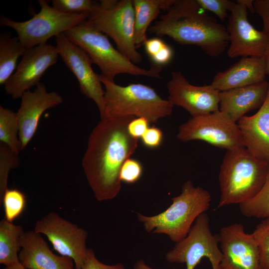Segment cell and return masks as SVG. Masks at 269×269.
<instances>
[{
    "mask_svg": "<svg viewBox=\"0 0 269 269\" xmlns=\"http://www.w3.org/2000/svg\"><path fill=\"white\" fill-rule=\"evenodd\" d=\"M134 118H101L89 135L82 165L99 201L114 199L121 191V168L138 146V139L131 136L128 130L129 124Z\"/></svg>",
    "mask_w": 269,
    "mask_h": 269,
    "instance_id": "cell-1",
    "label": "cell"
},
{
    "mask_svg": "<svg viewBox=\"0 0 269 269\" xmlns=\"http://www.w3.org/2000/svg\"><path fill=\"white\" fill-rule=\"evenodd\" d=\"M207 12L196 0H175L148 30L181 44L196 45L209 56L217 57L229 46V35L226 27Z\"/></svg>",
    "mask_w": 269,
    "mask_h": 269,
    "instance_id": "cell-2",
    "label": "cell"
},
{
    "mask_svg": "<svg viewBox=\"0 0 269 269\" xmlns=\"http://www.w3.org/2000/svg\"><path fill=\"white\" fill-rule=\"evenodd\" d=\"M269 165L245 147L227 150L218 176L221 195L218 207L240 204L256 196L265 184Z\"/></svg>",
    "mask_w": 269,
    "mask_h": 269,
    "instance_id": "cell-3",
    "label": "cell"
},
{
    "mask_svg": "<svg viewBox=\"0 0 269 269\" xmlns=\"http://www.w3.org/2000/svg\"><path fill=\"white\" fill-rule=\"evenodd\" d=\"M70 41L82 49L100 69V75L115 82L121 74L160 78L162 67L152 64L150 68H141L114 48L108 36L97 29L87 19L63 33Z\"/></svg>",
    "mask_w": 269,
    "mask_h": 269,
    "instance_id": "cell-4",
    "label": "cell"
},
{
    "mask_svg": "<svg viewBox=\"0 0 269 269\" xmlns=\"http://www.w3.org/2000/svg\"><path fill=\"white\" fill-rule=\"evenodd\" d=\"M211 200L207 190L187 181L181 193L172 198V204L166 210L154 216L139 213L136 216L146 232L166 235L177 243L187 236L196 219L209 209Z\"/></svg>",
    "mask_w": 269,
    "mask_h": 269,
    "instance_id": "cell-5",
    "label": "cell"
},
{
    "mask_svg": "<svg viewBox=\"0 0 269 269\" xmlns=\"http://www.w3.org/2000/svg\"><path fill=\"white\" fill-rule=\"evenodd\" d=\"M100 80L105 90L104 117L132 116L144 118L149 124L170 116L174 105L162 99L152 87L140 83L122 86L102 77Z\"/></svg>",
    "mask_w": 269,
    "mask_h": 269,
    "instance_id": "cell-6",
    "label": "cell"
},
{
    "mask_svg": "<svg viewBox=\"0 0 269 269\" xmlns=\"http://www.w3.org/2000/svg\"><path fill=\"white\" fill-rule=\"evenodd\" d=\"M88 19L99 30L110 36L117 49L134 63L143 57L134 40V10L132 0H102L96 2Z\"/></svg>",
    "mask_w": 269,
    "mask_h": 269,
    "instance_id": "cell-7",
    "label": "cell"
},
{
    "mask_svg": "<svg viewBox=\"0 0 269 269\" xmlns=\"http://www.w3.org/2000/svg\"><path fill=\"white\" fill-rule=\"evenodd\" d=\"M38 2L40 11L28 20L16 21L4 16L0 17V25L14 29L26 49L46 44L49 38L63 33L87 19L90 13H64L50 6L45 0H38Z\"/></svg>",
    "mask_w": 269,
    "mask_h": 269,
    "instance_id": "cell-8",
    "label": "cell"
},
{
    "mask_svg": "<svg viewBox=\"0 0 269 269\" xmlns=\"http://www.w3.org/2000/svg\"><path fill=\"white\" fill-rule=\"evenodd\" d=\"M206 213L195 220L187 236L165 255L170 263H185L186 269H195L203 258H207L212 269H220L222 254L218 247L219 235H213Z\"/></svg>",
    "mask_w": 269,
    "mask_h": 269,
    "instance_id": "cell-9",
    "label": "cell"
},
{
    "mask_svg": "<svg viewBox=\"0 0 269 269\" xmlns=\"http://www.w3.org/2000/svg\"><path fill=\"white\" fill-rule=\"evenodd\" d=\"M177 137L182 142L203 140L227 150L244 147L237 123L219 111L191 117L179 127Z\"/></svg>",
    "mask_w": 269,
    "mask_h": 269,
    "instance_id": "cell-10",
    "label": "cell"
},
{
    "mask_svg": "<svg viewBox=\"0 0 269 269\" xmlns=\"http://www.w3.org/2000/svg\"><path fill=\"white\" fill-rule=\"evenodd\" d=\"M34 230L46 236L53 249L60 255L71 258L75 269L82 268L88 250L86 230L54 212L37 221Z\"/></svg>",
    "mask_w": 269,
    "mask_h": 269,
    "instance_id": "cell-11",
    "label": "cell"
},
{
    "mask_svg": "<svg viewBox=\"0 0 269 269\" xmlns=\"http://www.w3.org/2000/svg\"><path fill=\"white\" fill-rule=\"evenodd\" d=\"M230 12L226 27L229 35L228 56L231 58L266 57L269 50V37L250 23L247 7L236 1Z\"/></svg>",
    "mask_w": 269,
    "mask_h": 269,
    "instance_id": "cell-12",
    "label": "cell"
},
{
    "mask_svg": "<svg viewBox=\"0 0 269 269\" xmlns=\"http://www.w3.org/2000/svg\"><path fill=\"white\" fill-rule=\"evenodd\" d=\"M55 38L59 56L77 79L81 93L96 103L100 117L102 116L104 113L105 92L102 88L100 74L96 73L92 68V59L63 33Z\"/></svg>",
    "mask_w": 269,
    "mask_h": 269,
    "instance_id": "cell-13",
    "label": "cell"
},
{
    "mask_svg": "<svg viewBox=\"0 0 269 269\" xmlns=\"http://www.w3.org/2000/svg\"><path fill=\"white\" fill-rule=\"evenodd\" d=\"M59 56L56 46L43 44L26 49L15 71L4 84L6 93L12 98L37 86L46 71L55 64Z\"/></svg>",
    "mask_w": 269,
    "mask_h": 269,
    "instance_id": "cell-14",
    "label": "cell"
},
{
    "mask_svg": "<svg viewBox=\"0 0 269 269\" xmlns=\"http://www.w3.org/2000/svg\"><path fill=\"white\" fill-rule=\"evenodd\" d=\"M219 236L222 254L220 269H261L257 243L242 224L223 227Z\"/></svg>",
    "mask_w": 269,
    "mask_h": 269,
    "instance_id": "cell-15",
    "label": "cell"
},
{
    "mask_svg": "<svg viewBox=\"0 0 269 269\" xmlns=\"http://www.w3.org/2000/svg\"><path fill=\"white\" fill-rule=\"evenodd\" d=\"M168 100L192 117L219 111L220 92L211 85L196 86L180 71H173L167 84Z\"/></svg>",
    "mask_w": 269,
    "mask_h": 269,
    "instance_id": "cell-16",
    "label": "cell"
},
{
    "mask_svg": "<svg viewBox=\"0 0 269 269\" xmlns=\"http://www.w3.org/2000/svg\"><path fill=\"white\" fill-rule=\"evenodd\" d=\"M20 98L21 103L16 116L22 150L34 135L43 113L61 104L63 99L56 92H47L45 85L42 83L36 86L34 91L25 92Z\"/></svg>",
    "mask_w": 269,
    "mask_h": 269,
    "instance_id": "cell-17",
    "label": "cell"
},
{
    "mask_svg": "<svg viewBox=\"0 0 269 269\" xmlns=\"http://www.w3.org/2000/svg\"><path fill=\"white\" fill-rule=\"evenodd\" d=\"M18 254L25 269H75L73 260L54 254L41 234L34 230L24 231L21 237Z\"/></svg>",
    "mask_w": 269,
    "mask_h": 269,
    "instance_id": "cell-18",
    "label": "cell"
},
{
    "mask_svg": "<svg viewBox=\"0 0 269 269\" xmlns=\"http://www.w3.org/2000/svg\"><path fill=\"white\" fill-rule=\"evenodd\" d=\"M269 88V83L265 80L220 92L219 111L237 123L246 114L261 107L266 99Z\"/></svg>",
    "mask_w": 269,
    "mask_h": 269,
    "instance_id": "cell-19",
    "label": "cell"
},
{
    "mask_svg": "<svg viewBox=\"0 0 269 269\" xmlns=\"http://www.w3.org/2000/svg\"><path fill=\"white\" fill-rule=\"evenodd\" d=\"M237 123L244 147L255 157L269 163V88L259 110L252 116L243 117Z\"/></svg>",
    "mask_w": 269,
    "mask_h": 269,
    "instance_id": "cell-20",
    "label": "cell"
},
{
    "mask_svg": "<svg viewBox=\"0 0 269 269\" xmlns=\"http://www.w3.org/2000/svg\"><path fill=\"white\" fill-rule=\"evenodd\" d=\"M267 75L265 57H243L227 69L217 73L210 85L222 92L261 82Z\"/></svg>",
    "mask_w": 269,
    "mask_h": 269,
    "instance_id": "cell-21",
    "label": "cell"
},
{
    "mask_svg": "<svg viewBox=\"0 0 269 269\" xmlns=\"http://www.w3.org/2000/svg\"><path fill=\"white\" fill-rule=\"evenodd\" d=\"M175 0H133L134 10V40L137 47L147 39L146 31L161 10L167 11Z\"/></svg>",
    "mask_w": 269,
    "mask_h": 269,
    "instance_id": "cell-22",
    "label": "cell"
},
{
    "mask_svg": "<svg viewBox=\"0 0 269 269\" xmlns=\"http://www.w3.org/2000/svg\"><path fill=\"white\" fill-rule=\"evenodd\" d=\"M24 231L22 226L7 221H0V264L5 267L20 263L21 237Z\"/></svg>",
    "mask_w": 269,
    "mask_h": 269,
    "instance_id": "cell-23",
    "label": "cell"
},
{
    "mask_svg": "<svg viewBox=\"0 0 269 269\" xmlns=\"http://www.w3.org/2000/svg\"><path fill=\"white\" fill-rule=\"evenodd\" d=\"M26 48L17 37H11L8 32L0 35V84L3 85L13 74L18 58Z\"/></svg>",
    "mask_w": 269,
    "mask_h": 269,
    "instance_id": "cell-24",
    "label": "cell"
},
{
    "mask_svg": "<svg viewBox=\"0 0 269 269\" xmlns=\"http://www.w3.org/2000/svg\"><path fill=\"white\" fill-rule=\"evenodd\" d=\"M0 142L19 154L21 150L19 138V126L16 113L0 106Z\"/></svg>",
    "mask_w": 269,
    "mask_h": 269,
    "instance_id": "cell-25",
    "label": "cell"
},
{
    "mask_svg": "<svg viewBox=\"0 0 269 269\" xmlns=\"http://www.w3.org/2000/svg\"><path fill=\"white\" fill-rule=\"evenodd\" d=\"M241 213L248 217L269 218V165L265 184L260 192L253 199L239 204Z\"/></svg>",
    "mask_w": 269,
    "mask_h": 269,
    "instance_id": "cell-26",
    "label": "cell"
},
{
    "mask_svg": "<svg viewBox=\"0 0 269 269\" xmlns=\"http://www.w3.org/2000/svg\"><path fill=\"white\" fill-rule=\"evenodd\" d=\"M26 204L25 195L16 189L7 188L0 200V205L3 206L4 219L13 223L24 212Z\"/></svg>",
    "mask_w": 269,
    "mask_h": 269,
    "instance_id": "cell-27",
    "label": "cell"
},
{
    "mask_svg": "<svg viewBox=\"0 0 269 269\" xmlns=\"http://www.w3.org/2000/svg\"><path fill=\"white\" fill-rule=\"evenodd\" d=\"M18 154L6 144L0 142V200L8 188L10 171L20 164Z\"/></svg>",
    "mask_w": 269,
    "mask_h": 269,
    "instance_id": "cell-28",
    "label": "cell"
},
{
    "mask_svg": "<svg viewBox=\"0 0 269 269\" xmlns=\"http://www.w3.org/2000/svg\"><path fill=\"white\" fill-rule=\"evenodd\" d=\"M259 248L261 269H269V218L264 219L252 233Z\"/></svg>",
    "mask_w": 269,
    "mask_h": 269,
    "instance_id": "cell-29",
    "label": "cell"
},
{
    "mask_svg": "<svg viewBox=\"0 0 269 269\" xmlns=\"http://www.w3.org/2000/svg\"><path fill=\"white\" fill-rule=\"evenodd\" d=\"M95 1L91 0H53L52 6L57 10L69 14L90 12Z\"/></svg>",
    "mask_w": 269,
    "mask_h": 269,
    "instance_id": "cell-30",
    "label": "cell"
},
{
    "mask_svg": "<svg viewBox=\"0 0 269 269\" xmlns=\"http://www.w3.org/2000/svg\"><path fill=\"white\" fill-rule=\"evenodd\" d=\"M143 168L136 159L129 158L123 163L120 171V180L128 184H134L141 178Z\"/></svg>",
    "mask_w": 269,
    "mask_h": 269,
    "instance_id": "cell-31",
    "label": "cell"
},
{
    "mask_svg": "<svg viewBox=\"0 0 269 269\" xmlns=\"http://www.w3.org/2000/svg\"><path fill=\"white\" fill-rule=\"evenodd\" d=\"M200 6L206 11L215 14L221 21L228 18V11L235 2L229 0H196Z\"/></svg>",
    "mask_w": 269,
    "mask_h": 269,
    "instance_id": "cell-32",
    "label": "cell"
},
{
    "mask_svg": "<svg viewBox=\"0 0 269 269\" xmlns=\"http://www.w3.org/2000/svg\"><path fill=\"white\" fill-rule=\"evenodd\" d=\"M163 138L161 129L155 127L148 128L140 137L143 145L149 148H154L160 145Z\"/></svg>",
    "mask_w": 269,
    "mask_h": 269,
    "instance_id": "cell-33",
    "label": "cell"
},
{
    "mask_svg": "<svg viewBox=\"0 0 269 269\" xmlns=\"http://www.w3.org/2000/svg\"><path fill=\"white\" fill-rule=\"evenodd\" d=\"M81 269H125V267L121 263L108 265L101 263L96 257L94 251L88 249L86 259Z\"/></svg>",
    "mask_w": 269,
    "mask_h": 269,
    "instance_id": "cell-34",
    "label": "cell"
},
{
    "mask_svg": "<svg viewBox=\"0 0 269 269\" xmlns=\"http://www.w3.org/2000/svg\"><path fill=\"white\" fill-rule=\"evenodd\" d=\"M254 8L261 18L263 24V31L269 37V0H254Z\"/></svg>",
    "mask_w": 269,
    "mask_h": 269,
    "instance_id": "cell-35",
    "label": "cell"
},
{
    "mask_svg": "<svg viewBox=\"0 0 269 269\" xmlns=\"http://www.w3.org/2000/svg\"><path fill=\"white\" fill-rule=\"evenodd\" d=\"M149 122L144 118H135L131 121L128 126V130L133 137L139 138L149 128Z\"/></svg>",
    "mask_w": 269,
    "mask_h": 269,
    "instance_id": "cell-36",
    "label": "cell"
},
{
    "mask_svg": "<svg viewBox=\"0 0 269 269\" xmlns=\"http://www.w3.org/2000/svg\"><path fill=\"white\" fill-rule=\"evenodd\" d=\"M173 50L166 44L157 53L150 58L153 64L161 66L169 63L173 57Z\"/></svg>",
    "mask_w": 269,
    "mask_h": 269,
    "instance_id": "cell-37",
    "label": "cell"
},
{
    "mask_svg": "<svg viewBox=\"0 0 269 269\" xmlns=\"http://www.w3.org/2000/svg\"><path fill=\"white\" fill-rule=\"evenodd\" d=\"M166 43L158 37L147 39L144 43V48L150 58L157 53Z\"/></svg>",
    "mask_w": 269,
    "mask_h": 269,
    "instance_id": "cell-38",
    "label": "cell"
},
{
    "mask_svg": "<svg viewBox=\"0 0 269 269\" xmlns=\"http://www.w3.org/2000/svg\"><path fill=\"white\" fill-rule=\"evenodd\" d=\"M238 2H239L244 5H245L248 10H250L251 12H255L254 8V0H238L236 1Z\"/></svg>",
    "mask_w": 269,
    "mask_h": 269,
    "instance_id": "cell-39",
    "label": "cell"
},
{
    "mask_svg": "<svg viewBox=\"0 0 269 269\" xmlns=\"http://www.w3.org/2000/svg\"><path fill=\"white\" fill-rule=\"evenodd\" d=\"M134 269H153L147 265L143 260H139L135 264Z\"/></svg>",
    "mask_w": 269,
    "mask_h": 269,
    "instance_id": "cell-40",
    "label": "cell"
},
{
    "mask_svg": "<svg viewBox=\"0 0 269 269\" xmlns=\"http://www.w3.org/2000/svg\"><path fill=\"white\" fill-rule=\"evenodd\" d=\"M2 269H25L24 268L22 265L20 264V263H18L17 264L5 267V268H3Z\"/></svg>",
    "mask_w": 269,
    "mask_h": 269,
    "instance_id": "cell-41",
    "label": "cell"
},
{
    "mask_svg": "<svg viewBox=\"0 0 269 269\" xmlns=\"http://www.w3.org/2000/svg\"><path fill=\"white\" fill-rule=\"evenodd\" d=\"M265 58H266V68H267V75L269 77V50Z\"/></svg>",
    "mask_w": 269,
    "mask_h": 269,
    "instance_id": "cell-42",
    "label": "cell"
}]
</instances>
